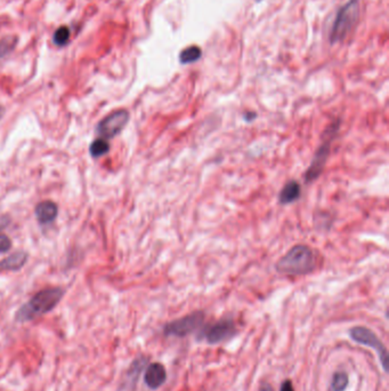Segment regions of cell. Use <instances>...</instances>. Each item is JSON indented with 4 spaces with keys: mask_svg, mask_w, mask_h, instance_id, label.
<instances>
[{
    "mask_svg": "<svg viewBox=\"0 0 389 391\" xmlns=\"http://www.w3.org/2000/svg\"><path fill=\"white\" fill-rule=\"evenodd\" d=\"M318 266L314 250L310 246L298 244L291 247L276 263L275 268L280 274L288 276H306L313 272Z\"/></svg>",
    "mask_w": 389,
    "mask_h": 391,
    "instance_id": "cell-1",
    "label": "cell"
},
{
    "mask_svg": "<svg viewBox=\"0 0 389 391\" xmlns=\"http://www.w3.org/2000/svg\"><path fill=\"white\" fill-rule=\"evenodd\" d=\"M64 290L59 287H51V288L40 290L17 310L15 316L16 322H30L50 312L62 300Z\"/></svg>",
    "mask_w": 389,
    "mask_h": 391,
    "instance_id": "cell-2",
    "label": "cell"
},
{
    "mask_svg": "<svg viewBox=\"0 0 389 391\" xmlns=\"http://www.w3.org/2000/svg\"><path fill=\"white\" fill-rule=\"evenodd\" d=\"M339 127L340 120L337 119L336 122H332L331 125L328 127L327 130H324L322 143H321L320 146L318 148V150L315 151L314 157H313L310 166H308L306 173H305L304 178L306 183L314 182L315 180H318L320 175L323 173L324 167H326L329 156H330L331 152V144L332 142H334L337 133H338Z\"/></svg>",
    "mask_w": 389,
    "mask_h": 391,
    "instance_id": "cell-3",
    "label": "cell"
},
{
    "mask_svg": "<svg viewBox=\"0 0 389 391\" xmlns=\"http://www.w3.org/2000/svg\"><path fill=\"white\" fill-rule=\"evenodd\" d=\"M360 14L359 0H350L346 5L342 7V10L337 14L334 26L331 29L330 42L336 44L346 37L347 34L356 24Z\"/></svg>",
    "mask_w": 389,
    "mask_h": 391,
    "instance_id": "cell-4",
    "label": "cell"
},
{
    "mask_svg": "<svg viewBox=\"0 0 389 391\" xmlns=\"http://www.w3.org/2000/svg\"><path fill=\"white\" fill-rule=\"evenodd\" d=\"M204 322L203 311H194L190 314H186L176 320H172L163 327V334L166 336L184 338L188 334H192L200 328Z\"/></svg>",
    "mask_w": 389,
    "mask_h": 391,
    "instance_id": "cell-5",
    "label": "cell"
},
{
    "mask_svg": "<svg viewBox=\"0 0 389 391\" xmlns=\"http://www.w3.org/2000/svg\"><path fill=\"white\" fill-rule=\"evenodd\" d=\"M350 336L353 341L375 349L377 351V354H378L384 370L386 373L388 372L389 356H388L387 348L371 330H369L367 327H363V326L353 327V328L350 330Z\"/></svg>",
    "mask_w": 389,
    "mask_h": 391,
    "instance_id": "cell-6",
    "label": "cell"
},
{
    "mask_svg": "<svg viewBox=\"0 0 389 391\" xmlns=\"http://www.w3.org/2000/svg\"><path fill=\"white\" fill-rule=\"evenodd\" d=\"M128 122H129V112L127 110L113 111L99 122L96 127V133L104 140L113 138L121 133Z\"/></svg>",
    "mask_w": 389,
    "mask_h": 391,
    "instance_id": "cell-7",
    "label": "cell"
},
{
    "mask_svg": "<svg viewBox=\"0 0 389 391\" xmlns=\"http://www.w3.org/2000/svg\"><path fill=\"white\" fill-rule=\"evenodd\" d=\"M235 333V324L232 319H220L204 332V338L209 344H217V343L233 338Z\"/></svg>",
    "mask_w": 389,
    "mask_h": 391,
    "instance_id": "cell-8",
    "label": "cell"
},
{
    "mask_svg": "<svg viewBox=\"0 0 389 391\" xmlns=\"http://www.w3.org/2000/svg\"><path fill=\"white\" fill-rule=\"evenodd\" d=\"M167 380V370L164 366L160 362H152L148 365L145 375H144V382L152 390L159 389Z\"/></svg>",
    "mask_w": 389,
    "mask_h": 391,
    "instance_id": "cell-9",
    "label": "cell"
},
{
    "mask_svg": "<svg viewBox=\"0 0 389 391\" xmlns=\"http://www.w3.org/2000/svg\"><path fill=\"white\" fill-rule=\"evenodd\" d=\"M34 213L40 224H49L57 218L58 207L54 202L45 200L35 206Z\"/></svg>",
    "mask_w": 389,
    "mask_h": 391,
    "instance_id": "cell-10",
    "label": "cell"
},
{
    "mask_svg": "<svg viewBox=\"0 0 389 391\" xmlns=\"http://www.w3.org/2000/svg\"><path fill=\"white\" fill-rule=\"evenodd\" d=\"M302 194V186L296 180L288 181L281 190L279 194V202L281 205H289L298 200Z\"/></svg>",
    "mask_w": 389,
    "mask_h": 391,
    "instance_id": "cell-11",
    "label": "cell"
},
{
    "mask_svg": "<svg viewBox=\"0 0 389 391\" xmlns=\"http://www.w3.org/2000/svg\"><path fill=\"white\" fill-rule=\"evenodd\" d=\"M27 261V254L25 252H16L0 262V269L16 271L23 268Z\"/></svg>",
    "mask_w": 389,
    "mask_h": 391,
    "instance_id": "cell-12",
    "label": "cell"
},
{
    "mask_svg": "<svg viewBox=\"0 0 389 391\" xmlns=\"http://www.w3.org/2000/svg\"><path fill=\"white\" fill-rule=\"evenodd\" d=\"M109 151H110V143L107 142V140L98 138L90 143L89 152L94 159L103 157V156L109 154Z\"/></svg>",
    "mask_w": 389,
    "mask_h": 391,
    "instance_id": "cell-13",
    "label": "cell"
},
{
    "mask_svg": "<svg viewBox=\"0 0 389 391\" xmlns=\"http://www.w3.org/2000/svg\"><path fill=\"white\" fill-rule=\"evenodd\" d=\"M202 52L198 46H191L184 50L179 55V61L182 64H188V63L196 62L201 58Z\"/></svg>",
    "mask_w": 389,
    "mask_h": 391,
    "instance_id": "cell-14",
    "label": "cell"
},
{
    "mask_svg": "<svg viewBox=\"0 0 389 391\" xmlns=\"http://www.w3.org/2000/svg\"><path fill=\"white\" fill-rule=\"evenodd\" d=\"M350 383L348 375L345 372H336L332 376L331 388L334 391H345Z\"/></svg>",
    "mask_w": 389,
    "mask_h": 391,
    "instance_id": "cell-15",
    "label": "cell"
},
{
    "mask_svg": "<svg viewBox=\"0 0 389 391\" xmlns=\"http://www.w3.org/2000/svg\"><path fill=\"white\" fill-rule=\"evenodd\" d=\"M70 29L67 26H61L58 28L57 30L55 31L54 37H53V42L57 47H63L65 46L67 42L70 40Z\"/></svg>",
    "mask_w": 389,
    "mask_h": 391,
    "instance_id": "cell-16",
    "label": "cell"
},
{
    "mask_svg": "<svg viewBox=\"0 0 389 391\" xmlns=\"http://www.w3.org/2000/svg\"><path fill=\"white\" fill-rule=\"evenodd\" d=\"M145 364H146V358L144 357L137 358L134 362H132L129 370H128V376H129V378H131L132 382L137 380V378L139 376V374L142 372V370L144 368Z\"/></svg>",
    "mask_w": 389,
    "mask_h": 391,
    "instance_id": "cell-17",
    "label": "cell"
},
{
    "mask_svg": "<svg viewBox=\"0 0 389 391\" xmlns=\"http://www.w3.org/2000/svg\"><path fill=\"white\" fill-rule=\"evenodd\" d=\"M13 47H14V42L11 40V39H3L2 42H0V58L9 53Z\"/></svg>",
    "mask_w": 389,
    "mask_h": 391,
    "instance_id": "cell-18",
    "label": "cell"
},
{
    "mask_svg": "<svg viewBox=\"0 0 389 391\" xmlns=\"http://www.w3.org/2000/svg\"><path fill=\"white\" fill-rule=\"evenodd\" d=\"M11 242L6 234H0V253H6L10 250Z\"/></svg>",
    "mask_w": 389,
    "mask_h": 391,
    "instance_id": "cell-19",
    "label": "cell"
},
{
    "mask_svg": "<svg viewBox=\"0 0 389 391\" xmlns=\"http://www.w3.org/2000/svg\"><path fill=\"white\" fill-rule=\"evenodd\" d=\"M280 391H295L294 386H292V382L290 380L284 381L282 383V386H281Z\"/></svg>",
    "mask_w": 389,
    "mask_h": 391,
    "instance_id": "cell-20",
    "label": "cell"
},
{
    "mask_svg": "<svg viewBox=\"0 0 389 391\" xmlns=\"http://www.w3.org/2000/svg\"><path fill=\"white\" fill-rule=\"evenodd\" d=\"M2 114H3V109L2 108H0V118L2 117Z\"/></svg>",
    "mask_w": 389,
    "mask_h": 391,
    "instance_id": "cell-21",
    "label": "cell"
},
{
    "mask_svg": "<svg viewBox=\"0 0 389 391\" xmlns=\"http://www.w3.org/2000/svg\"><path fill=\"white\" fill-rule=\"evenodd\" d=\"M256 2H260V0H256Z\"/></svg>",
    "mask_w": 389,
    "mask_h": 391,
    "instance_id": "cell-22",
    "label": "cell"
}]
</instances>
